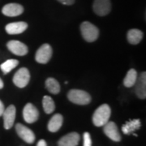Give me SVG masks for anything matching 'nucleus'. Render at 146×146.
<instances>
[{
  "mask_svg": "<svg viewBox=\"0 0 146 146\" xmlns=\"http://www.w3.org/2000/svg\"><path fill=\"white\" fill-rule=\"evenodd\" d=\"M136 94L141 99L146 98V72H143L136 81Z\"/></svg>",
  "mask_w": 146,
  "mask_h": 146,
  "instance_id": "obj_13",
  "label": "nucleus"
},
{
  "mask_svg": "<svg viewBox=\"0 0 146 146\" xmlns=\"http://www.w3.org/2000/svg\"><path fill=\"white\" fill-rule=\"evenodd\" d=\"M57 1L64 5H72L75 3V0H57Z\"/></svg>",
  "mask_w": 146,
  "mask_h": 146,
  "instance_id": "obj_24",
  "label": "nucleus"
},
{
  "mask_svg": "<svg viewBox=\"0 0 146 146\" xmlns=\"http://www.w3.org/2000/svg\"><path fill=\"white\" fill-rule=\"evenodd\" d=\"M3 85H4V84H3V81L2 80V79L0 78V89L3 88Z\"/></svg>",
  "mask_w": 146,
  "mask_h": 146,
  "instance_id": "obj_27",
  "label": "nucleus"
},
{
  "mask_svg": "<svg viewBox=\"0 0 146 146\" xmlns=\"http://www.w3.org/2000/svg\"><path fill=\"white\" fill-rule=\"evenodd\" d=\"M36 146H47V144L45 140H40V141L37 142Z\"/></svg>",
  "mask_w": 146,
  "mask_h": 146,
  "instance_id": "obj_26",
  "label": "nucleus"
},
{
  "mask_svg": "<svg viewBox=\"0 0 146 146\" xmlns=\"http://www.w3.org/2000/svg\"><path fill=\"white\" fill-rule=\"evenodd\" d=\"M18 64H19V61L17 59H8L0 65V69L2 70L3 74H7L11 70H13L16 67H17Z\"/></svg>",
  "mask_w": 146,
  "mask_h": 146,
  "instance_id": "obj_22",
  "label": "nucleus"
},
{
  "mask_svg": "<svg viewBox=\"0 0 146 146\" xmlns=\"http://www.w3.org/2000/svg\"><path fill=\"white\" fill-rule=\"evenodd\" d=\"M111 115V110L107 104H102L95 110L93 115V123L96 127H102L108 121Z\"/></svg>",
  "mask_w": 146,
  "mask_h": 146,
  "instance_id": "obj_1",
  "label": "nucleus"
},
{
  "mask_svg": "<svg viewBox=\"0 0 146 146\" xmlns=\"http://www.w3.org/2000/svg\"><path fill=\"white\" fill-rule=\"evenodd\" d=\"M16 107L13 105H10L7 109L4 110L2 115L3 117V126L5 129H10L13 127L16 119Z\"/></svg>",
  "mask_w": 146,
  "mask_h": 146,
  "instance_id": "obj_10",
  "label": "nucleus"
},
{
  "mask_svg": "<svg viewBox=\"0 0 146 146\" xmlns=\"http://www.w3.org/2000/svg\"><path fill=\"white\" fill-rule=\"evenodd\" d=\"M141 126V123L140 119H136L130 120L127 123H126L124 125H123L122 131L126 135H130V134H132L135 131L140 129Z\"/></svg>",
  "mask_w": 146,
  "mask_h": 146,
  "instance_id": "obj_17",
  "label": "nucleus"
},
{
  "mask_svg": "<svg viewBox=\"0 0 146 146\" xmlns=\"http://www.w3.org/2000/svg\"><path fill=\"white\" fill-rule=\"evenodd\" d=\"M142 37H143V33L139 29H132L127 33V41L132 45H136L140 43Z\"/></svg>",
  "mask_w": 146,
  "mask_h": 146,
  "instance_id": "obj_18",
  "label": "nucleus"
},
{
  "mask_svg": "<svg viewBox=\"0 0 146 146\" xmlns=\"http://www.w3.org/2000/svg\"><path fill=\"white\" fill-rule=\"evenodd\" d=\"M93 9L98 16H104L108 15L111 10L110 0H94Z\"/></svg>",
  "mask_w": 146,
  "mask_h": 146,
  "instance_id": "obj_6",
  "label": "nucleus"
},
{
  "mask_svg": "<svg viewBox=\"0 0 146 146\" xmlns=\"http://www.w3.org/2000/svg\"><path fill=\"white\" fill-rule=\"evenodd\" d=\"M42 106L44 111L46 114H51L55 110V104L54 100L50 96H44L42 99Z\"/></svg>",
  "mask_w": 146,
  "mask_h": 146,
  "instance_id": "obj_20",
  "label": "nucleus"
},
{
  "mask_svg": "<svg viewBox=\"0 0 146 146\" xmlns=\"http://www.w3.org/2000/svg\"><path fill=\"white\" fill-rule=\"evenodd\" d=\"M136 80H137V72L135 69H130L127 75L125 78L123 79V84L127 88H131L135 85Z\"/></svg>",
  "mask_w": 146,
  "mask_h": 146,
  "instance_id": "obj_19",
  "label": "nucleus"
},
{
  "mask_svg": "<svg viewBox=\"0 0 146 146\" xmlns=\"http://www.w3.org/2000/svg\"><path fill=\"white\" fill-rule=\"evenodd\" d=\"M68 98L72 103L87 105L91 102V97L87 92L80 89H72L68 92Z\"/></svg>",
  "mask_w": 146,
  "mask_h": 146,
  "instance_id": "obj_3",
  "label": "nucleus"
},
{
  "mask_svg": "<svg viewBox=\"0 0 146 146\" xmlns=\"http://www.w3.org/2000/svg\"><path fill=\"white\" fill-rule=\"evenodd\" d=\"M83 146H92V140L89 132L84 133V145Z\"/></svg>",
  "mask_w": 146,
  "mask_h": 146,
  "instance_id": "obj_23",
  "label": "nucleus"
},
{
  "mask_svg": "<svg viewBox=\"0 0 146 146\" xmlns=\"http://www.w3.org/2000/svg\"><path fill=\"white\" fill-rule=\"evenodd\" d=\"M23 116L24 119L28 123H35L39 118V112L36 107L31 103L25 105L23 110Z\"/></svg>",
  "mask_w": 146,
  "mask_h": 146,
  "instance_id": "obj_9",
  "label": "nucleus"
},
{
  "mask_svg": "<svg viewBox=\"0 0 146 146\" xmlns=\"http://www.w3.org/2000/svg\"><path fill=\"white\" fill-rule=\"evenodd\" d=\"M52 57V48L49 44H43L36 52L35 59L37 63H47Z\"/></svg>",
  "mask_w": 146,
  "mask_h": 146,
  "instance_id": "obj_5",
  "label": "nucleus"
},
{
  "mask_svg": "<svg viewBox=\"0 0 146 146\" xmlns=\"http://www.w3.org/2000/svg\"><path fill=\"white\" fill-rule=\"evenodd\" d=\"M80 135L77 132H71L63 136L58 142V146H77L80 141Z\"/></svg>",
  "mask_w": 146,
  "mask_h": 146,
  "instance_id": "obj_15",
  "label": "nucleus"
},
{
  "mask_svg": "<svg viewBox=\"0 0 146 146\" xmlns=\"http://www.w3.org/2000/svg\"><path fill=\"white\" fill-rule=\"evenodd\" d=\"M2 12L4 16L14 17L21 15L24 12V7L18 3H8L3 7Z\"/></svg>",
  "mask_w": 146,
  "mask_h": 146,
  "instance_id": "obj_12",
  "label": "nucleus"
},
{
  "mask_svg": "<svg viewBox=\"0 0 146 146\" xmlns=\"http://www.w3.org/2000/svg\"><path fill=\"white\" fill-rule=\"evenodd\" d=\"M27 28H28L27 23L24 21H19V22H14L7 25L5 27V30L8 34L16 35L24 33L27 29Z\"/></svg>",
  "mask_w": 146,
  "mask_h": 146,
  "instance_id": "obj_14",
  "label": "nucleus"
},
{
  "mask_svg": "<svg viewBox=\"0 0 146 146\" xmlns=\"http://www.w3.org/2000/svg\"><path fill=\"white\" fill-rule=\"evenodd\" d=\"M80 31L83 38L88 42H93L98 39L99 30L92 23L84 21L80 25Z\"/></svg>",
  "mask_w": 146,
  "mask_h": 146,
  "instance_id": "obj_2",
  "label": "nucleus"
},
{
  "mask_svg": "<svg viewBox=\"0 0 146 146\" xmlns=\"http://www.w3.org/2000/svg\"><path fill=\"white\" fill-rule=\"evenodd\" d=\"M13 83L18 88H25L30 80V73L26 68H20L13 76Z\"/></svg>",
  "mask_w": 146,
  "mask_h": 146,
  "instance_id": "obj_4",
  "label": "nucleus"
},
{
  "mask_svg": "<svg viewBox=\"0 0 146 146\" xmlns=\"http://www.w3.org/2000/svg\"><path fill=\"white\" fill-rule=\"evenodd\" d=\"M16 131L18 136L28 144H33L35 141V135L33 131L27 127L26 126L21 123H17L16 125Z\"/></svg>",
  "mask_w": 146,
  "mask_h": 146,
  "instance_id": "obj_7",
  "label": "nucleus"
},
{
  "mask_svg": "<svg viewBox=\"0 0 146 146\" xmlns=\"http://www.w3.org/2000/svg\"><path fill=\"white\" fill-rule=\"evenodd\" d=\"M4 110H5L4 105H3V102H2V101L0 100V116H2L3 113V111H4Z\"/></svg>",
  "mask_w": 146,
  "mask_h": 146,
  "instance_id": "obj_25",
  "label": "nucleus"
},
{
  "mask_svg": "<svg viewBox=\"0 0 146 146\" xmlns=\"http://www.w3.org/2000/svg\"><path fill=\"white\" fill-rule=\"evenodd\" d=\"M7 46L11 52L18 56H24L28 54V46L20 41L11 40L7 42Z\"/></svg>",
  "mask_w": 146,
  "mask_h": 146,
  "instance_id": "obj_8",
  "label": "nucleus"
},
{
  "mask_svg": "<svg viewBox=\"0 0 146 146\" xmlns=\"http://www.w3.org/2000/svg\"><path fill=\"white\" fill-rule=\"evenodd\" d=\"M63 117L60 114H56L53 116L48 123V130L50 132H56L63 125Z\"/></svg>",
  "mask_w": 146,
  "mask_h": 146,
  "instance_id": "obj_16",
  "label": "nucleus"
},
{
  "mask_svg": "<svg viewBox=\"0 0 146 146\" xmlns=\"http://www.w3.org/2000/svg\"><path fill=\"white\" fill-rule=\"evenodd\" d=\"M104 133L112 141L119 142L121 141V135H120L118 127L114 122H107L104 125L103 129Z\"/></svg>",
  "mask_w": 146,
  "mask_h": 146,
  "instance_id": "obj_11",
  "label": "nucleus"
},
{
  "mask_svg": "<svg viewBox=\"0 0 146 146\" xmlns=\"http://www.w3.org/2000/svg\"><path fill=\"white\" fill-rule=\"evenodd\" d=\"M46 88L53 94H57L60 92V84L55 79L48 78L46 81Z\"/></svg>",
  "mask_w": 146,
  "mask_h": 146,
  "instance_id": "obj_21",
  "label": "nucleus"
}]
</instances>
